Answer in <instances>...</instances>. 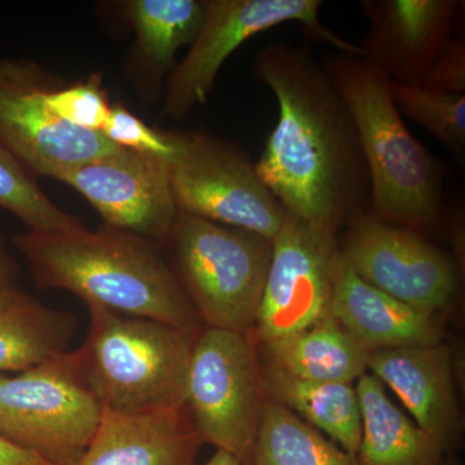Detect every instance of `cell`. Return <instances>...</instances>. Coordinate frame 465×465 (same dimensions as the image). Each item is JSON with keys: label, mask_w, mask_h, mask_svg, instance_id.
<instances>
[{"label": "cell", "mask_w": 465, "mask_h": 465, "mask_svg": "<svg viewBox=\"0 0 465 465\" xmlns=\"http://www.w3.org/2000/svg\"><path fill=\"white\" fill-rule=\"evenodd\" d=\"M45 103L60 121L88 133L101 134L112 108L97 74L78 84L54 85Z\"/></svg>", "instance_id": "cell-26"}, {"label": "cell", "mask_w": 465, "mask_h": 465, "mask_svg": "<svg viewBox=\"0 0 465 465\" xmlns=\"http://www.w3.org/2000/svg\"><path fill=\"white\" fill-rule=\"evenodd\" d=\"M200 465V464H198ZM201 465H252L242 459L235 457V455L229 454V452L223 451V450H216L213 457L208 459L206 463Z\"/></svg>", "instance_id": "cell-31"}, {"label": "cell", "mask_w": 465, "mask_h": 465, "mask_svg": "<svg viewBox=\"0 0 465 465\" xmlns=\"http://www.w3.org/2000/svg\"><path fill=\"white\" fill-rule=\"evenodd\" d=\"M78 318L17 286L0 295V371L23 372L70 351Z\"/></svg>", "instance_id": "cell-20"}, {"label": "cell", "mask_w": 465, "mask_h": 465, "mask_svg": "<svg viewBox=\"0 0 465 465\" xmlns=\"http://www.w3.org/2000/svg\"><path fill=\"white\" fill-rule=\"evenodd\" d=\"M124 17L134 33L127 73L143 94L161 90L177 51L192 45L204 20L203 0H128Z\"/></svg>", "instance_id": "cell-18"}, {"label": "cell", "mask_w": 465, "mask_h": 465, "mask_svg": "<svg viewBox=\"0 0 465 465\" xmlns=\"http://www.w3.org/2000/svg\"><path fill=\"white\" fill-rule=\"evenodd\" d=\"M252 465H358L356 457L327 440L289 409L266 400Z\"/></svg>", "instance_id": "cell-23"}, {"label": "cell", "mask_w": 465, "mask_h": 465, "mask_svg": "<svg viewBox=\"0 0 465 465\" xmlns=\"http://www.w3.org/2000/svg\"><path fill=\"white\" fill-rule=\"evenodd\" d=\"M103 411L74 351L0 376V437L48 463H78Z\"/></svg>", "instance_id": "cell-6"}, {"label": "cell", "mask_w": 465, "mask_h": 465, "mask_svg": "<svg viewBox=\"0 0 465 465\" xmlns=\"http://www.w3.org/2000/svg\"><path fill=\"white\" fill-rule=\"evenodd\" d=\"M18 264L9 252L5 241L0 238V295L11 287L17 286Z\"/></svg>", "instance_id": "cell-30"}, {"label": "cell", "mask_w": 465, "mask_h": 465, "mask_svg": "<svg viewBox=\"0 0 465 465\" xmlns=\"http://www.w3.org/2000/svg\"><path fill=\"white\" fill-rule=\"evenodd\" d=\"M101 134L118 148L164 159L168 163L174 154V133L150 127L121 104L112 105Z\"/></svg>", "instance_id": "cell-27"}, {"label": "cell", "mask_w": 465, "mask_h": 465, "mask_svg": "<svg viewBox=\"0 0 465 465\" xmlns=\"http://www.w3.org/2000/svg\"><path fill=\"white\" fill-rule=\"evenodd\" d=\"M339 251L366 283L430 316L457 292L458 274L448 255L418 231L370 213L347 226Z\"/></svg>", "instance_id": "cell-11"}, {"label": "cell", "mask_w": 465, "mask_h": 465, "mask_svg": "<svg viewBox=\"0 0 465 465\" xmlns=\"http://www.w3.org/2000/svg\"><path fill=\"white\" fill-rule=\"evenodd\" d=\"M401 115L423 127L455 158L465 153V94H442L423 85L391 84Z\"/></svg>", "instance_id": "cell-25"}, {"label": "cell", "mask_w": 465, "mask_h": 465, "mask_svg": "<svg viewBox=\"0 0 465 465\" xmlns=\"http://www.w3.org/2000/svg\"><path fill=\"white\" fill-rule=\"evenodd\" d=\"M163 247L202 323L252 333L271 266L272 241L179 211Z\"/></svg>", "instance_id": "cell-5"}, {"label": "cell", "mask_w": 465, "mask_h": 465, "mask_svg": "<svg viewBox=\"0 0 465 465\" xmlns=\"http://www.w3.org/2000/svg\"><path fill=\"white\" fill-rule=\"evenodd\" d=\"M367 370L399 397L419 428L457 448L461 423L451 351L442 342L371 351Z\"/></svg>", "instance_id": "cell-15"}, {"label": "cell", "mask_w": 465, "mask_h": 465, "mask_svg": "<svg viewBox=\"0 0 465 465\" xmlns=\"http://www.w3.org/2000/svg\"><path fill=\"white\" fill-rule=\"evenodd\" d=\"M0 465H54L0 437Z\"/></svg>", "instance_id": "cell-29"}, {"label": "cell", "mask_w": 465, "mask_h": 465, "mask_svg": "<svg viewBox=\"0 0 465 465\" xmlns=\"http://www.w3.org/2000/svg\"><path fill=\"white\" fill-rule=\"evenodd\" d=\"M15 247L39 290H64L87 307L149 318L198 332L202 321L174 273L163 246L103 225L96 231H27Z\"/></svg>", "instance_id": "cell-2"}, {"label": "cell", "mask_w": 465, "mask_h": 465, "mask_svg": "<svg viewBox=\"0 0 465 465\" xmlns=\"http://www.w3.org/2000/svg\"><path fill=\"white\" fill-rule=\"evenodd\" d=\"M423 87L449 94H465V39L454 36L436 58Z\"/></svg>", "instance_id": "cell-28"}, {"label": "cell", "mask_w": 465, "mask_h": 465, "mask_svg": "<svg viewBox=\"0 0 465 465\" xmlns=\"http://www.w3.org/2000/svg\"><path fill=\"white\" fill-rule=\"evenodd\" d=\"M252 70L278 103L277 124L255 163L259 177L287 215L336 237L370 208L369 173L351 113L307 48L271 43Z\"/></svg>", "instance_id": "cell-1"}, {"label": "cell", "mask_w": 465, "mask_h": 465, "mask_svg": "<svg viewBox=\"0 0 465 465\" xmlns=\"http://www.w3.org/2000/svg\"><path fill=\"white\" fill-rule=\"evenodd\" d=\"M331 317L370 353L442 341L433 316L366 283L349 265L339 246L331 260Z\"/></svg>", "instance_id": "cell-17"}, {"label": "cell", "mask_w": 465, "mask_h": 465, "mask_svg": "<svg viewBox=\"0 0 465 465\" xmlns=\"http://www.w3.org/2000/svg\"><path fill=\"white\" fill-rule=\"evenodd\" d=\"M358 399L362 434L358 465H440L448 452L391 402L385 385L372 374L360 376Z\"/></svg>", "instance_id": "cell-19"}, {"label": "cell", "mask_w": 465, "mask_h": 465, "mask_svg": "<svg viewBox=\"0 0 465 465\" xmlns=\"http://www.w3.org/2000/svg\"><path fill=\"white\" fill-rule=\"evenodd\" d=\"M370 29L360 45L363 60L394 84L423 85L430 67L454 38L464 2L363 0Z\"/></svg>", "instance_id": "cell-14"}, {"label": "cell", "mask_w": 465, "mask_h": 465, "mask_svg": "<svg viewBox=\"0 0 465 465\" xmlns=\"http://www.w3.org/2000/svg\"><path fill=\"white\" fill-rule=\"evenodd\" d=\"M57 84L33 61L0 57V143L35 177L56 179L118 149L103 134L78 130L51 112L45 97Z\"/></svg>", "instance_id": "cell-10"}, {"label": "cell", "mask_w": 465, "mask_h": 465, "mask_svg": "<svg viewBox=\"0 0 465 465\" xmlns=\"http://www.w3.org/2000/svg\"><path fill=\"white\" fill-rule=\"evenodd\" d=\"M90 329L76 360L101 406L124 414L179 409L195 336L149 318L87 307Z\"/></svg>", "instance_id": "cell-4"}, {"label": "cell", "mask_w": 465, "mask_h": 465, "mask_svg": "<svg viewBox=\"0 0 465 465\" xmlns=\"http://www.w3.org/2000/svg\"><path fill=\"white\" fill-rule=\"evenodd\" d=\"M203 443L186 406L140 414L104 409L75 465H198Z\"/></svg>", "instance_id": "cell-16"}, {"label": "cell", "mask_w": 465, "mask_h": 465, "mask_svg": "<svg viewBox=\"0 0 465 465\" xmlns=\"http://www.w3.org/2000/svg\"><path fill=\"white\" fill-rule=\"evenodd\" d=\"M171 183L180 213L273 241L287 213L249 155L204 133H174Z\"/></svg>", "instance_id": "cell-8"}, {"label": "cell", "mask_w": 465, "mask_h": 465, "mask_svg": "<svg viewBox=\"0 0 465 465\" xmlns=\"http://www.w3.org/2000/svg\"><path fill=\"white\" fill-rule=\"evenodd\" d=\"M84 195L104 225L163 246L179 215L164 159L118 148L56 177Z\"/></svg>", "instance_id": "cell-13"}, {"label": "cell", "mask_w": 465, "mask_h": 465, "mask_svg": "<svg viewBox=\"0 0 465 465\" xmlns=\"http://www.w3.org/2000/svg\"><path fill=\"white\" fill-rule=\"evenodd\" d=\"M321 61L360 137L370 179L369 213L418 232L436 224L442 211V166L407 128L391 79L354 54L336 52Z\"/></svg>", "instance_id": "cell-3"}, {"label": "cell", "mask_w": 465, "mask_h": 465, "mask_svg": "<svg viewBox=\"0 0 465 465\" xmlns=\"http://www.w3.org/2000/svg\"><path fill=\"white\" fill-rule=\"evenodd\" d=\"M200 34L168 78L164 115L186 118L203 105L225 61L252 36L287 23L302 24L316 41L341 54L362 56L360 45L330 32L320 21L321 0H203Z\"/></svg>", "instance_id": "cell-9"}, {"label": "cell", "mask_w": 465, "mask_h": 465, "mask_svg": "<svg viewBox=\"0 0 465 465\" xmlns=\"http://www.w3.org/2000/svg\"><path fill=\"white\" fill-rule=\"evenodd\" d=\"M271 266L251 333L265 342L302 331L331 316L336 237L289 215L272 241Z\"/></svg>", "instance_id": "cell-12"}, {"label": "cell", "mask_w": 465, "mask_h": 465, "mask_svg": "<svg viewBox=\"0 0 465 465\" xmlns=\"http://www.w3.org/2000/svg\"><path fill=\"white\" fill-rule=\"evenodd\" d=\"M265 402L252 335L202 329L193 345L185 406L203 442L251 464Z\"/></svg>", "instance_id": "cell-7"}, {"label": "cell", "mask_w": 465, "mask_h": 465, "mask_svg": "<svg viewBox=\"0 0 465 465\" xmlns=\"http://www.w3.org/2000/svg\"><path fill=\"white\" fill-rule=\"evenodd\" d=\"M440 465H460L458 463L457 460H454V459L445 457L443 458L442 463Z\"/></svg>", "instance_id": "cell-32"}, {"label": "cell", "mask_w": 465, "mask_h": 465, "mask_svg": "<svg viewBox=\"0 0 465 465\" xmlns=\"http://www.w3.org/2000/svg\"><path fill=\"white\" fill-rule=\"evenodd\" d=\"M0 207L34 232H69L84 226L43 192L35 176L0 143Z\"/></svg>", "instance_id": "cell-24"}, {"label": "cell", "mask_w": 465, "mask_h": 465, "mask_svg": "<svg viewBox=\"0 0 465 465\" xmlns=\"http://www.w3.org/2000/svg\"><path fill=\"white\" fill-rule=\"evenodd\" d=\"M266 400L307 419L333 443L356 457L362 434V414L356 388L344 382L296 378L268 362L262 367Z\"/></svg>", "instance_id": "cell-21"}, {"label": "cell", "mask_w": 465, "mask_h": 465, "mask_svg": "<svg viewBox=\"0 0 465 465\" xmlns=\"http://www.w3.org/2000/svg\"><path fill=\"white\" fill-rule=\"evenodd\" d=\"M262 345L269 362L305 381L351 384L369 363L370 351L331 316Z\"/></svg>", "instance_id": "cell-22"}]
</instances>
